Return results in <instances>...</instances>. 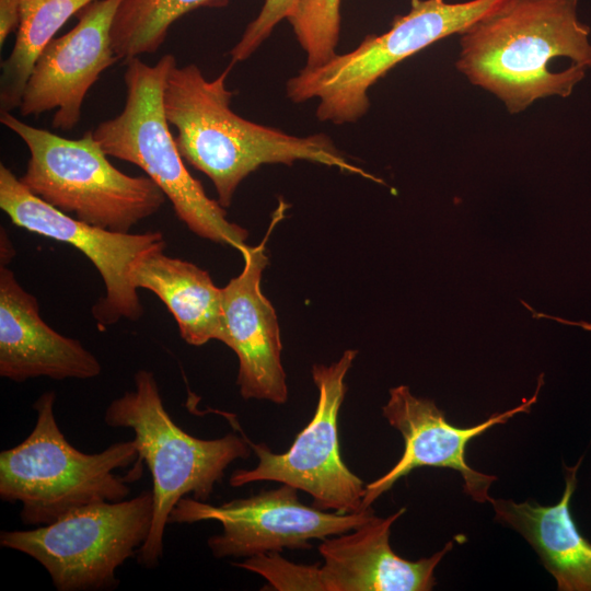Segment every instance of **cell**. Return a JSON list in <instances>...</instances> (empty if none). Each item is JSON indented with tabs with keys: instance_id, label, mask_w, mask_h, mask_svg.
<instances>
[{
	"instance_id": "484cf974",
	"label": "cell",
	"mask_w": 591,
	"mask_h": 591,
	"mask_svg": "<svg viewBox=\"0 0 591 591\" xmlns=\"http://www.w3.org/2000/svg\"><path fill=\"white\" fill-rule=\"evenodd\" d=\"M552 320L561 322V323H564V324L581 326L582 328H584V329H587V331H591V323H586V322H570V321H566V320H563V318H557V317H554V316H552Z\"/></svg>"
},
{
	"instance_id": "ac0fdd59",
	"label": "cell",
	"mask_w": 591,
	"mask_h": 591,
	"mask_svg": "<svg viewBox=\"0 0 591 591\" xmlns=\"http://www.w3.org/2000/svg\"><path fill=\"white\" fill-rule=\"evenodd\" d=\"M165 246L141 255L130 269L135 288L155 293L174 316L181 337L201 346L216 339L227 343L223 290L209 273L195 264L167 256Z\"/></svg>"
},
{
	"instance_id": "277c9868",
	"label": "cell",
	"mask_w": 591,
	"mask_h": 591,
	"mask_svg": "<svg viewBox=\"0 0 591 591\" xmlns=\"http://www.w3.org/2000/svg\"><path fill=\"white\" fill-rule=\"evenodd\" d=\"M55 399L53 391L43 393L33 405L31 433L0 453V498L21 503L25 525H46L83 506L127 499L134 479L115 471L139 459L134 439L97 453L77 450L58 426Z\"/></svg>"
},
{
	"instance_id": "3957f363",
	"label": "cell",
	"mask_w": 591,
	"mask_h": 591,
	"mask_svg": "<svg viewBox=\"0 0 591 591\" xmlns=\"http://www.w3.org/2000/svg\"><path fill=\"white\" fill-rule=\"evenodd\" d=\"M126 99L121 112L92 130L108 155L139 166L165 194L177 218L196 235L240 250L248 232L227 219L219 201L207 196L201 183L184 164L171 134L163 106V91L172 54L154 65L139 57L125 60Z\"/></svg>"
},
{
	"instance_id": "5b68a950",
	"label": "cell",
	"mask_w": 591,
	"mask_h": 591,
	"mask_svg": "<svg viewBox=\"0 0 591 591\" xmlns=\"http://www.w3.org/2000/svg\"><path fill=\"white\" fill-rule=\"evenodd\" d=\"M135 386L112 401L104 421L112 428L134 431L138 461H144L152 476L153 518L147 541L138 551V563L146 568L159 565L169 517L179 499L193 494L206 501L227 467L247 459L246 437L228 433L218 439H199L175 424L160 394L151 371L134 375Z\"/></svg>"
},
{
	"instance_id": "8fae6325",
	"label": "cell",
	"mask_w": 591,
	"mask_h": 591,
	"mask_svg": "<svg viewBox=\"0 0 591 591\" xmlns=\"http://www.w3.org/2000/svg\"><path fill=\"white\" fill-rule=\"evenodd\" d=\"M0 208L16 227L70 244L95 266L106 289L105 297L92 308L99 328L120 318L141 317L143 306L131 283L130 269L141 255L166 245L162 232L131 234L80 221L32 194L3 164H0Z\"/></svg>"
},
{
	"instance_id": "2e32d148",
	"label": "cell",
	"mask_w": 591,
	"mask_h": 591,
	"mask_svg": "<svg viewBox=\"0 0 591 591\" xmlns=\"http://www.w3.org/2000/svg\"><path fill=\"white\" fill-rule=\"evenodd\" d=\"M406 511L380 518L337 537L324 540L318 552L323 591H429L436 586L434 569L453 542L428 558L405 559L392 549V524Z\"/></svg>"
},
{
	"instance_id": "7c38bea8",
	"label": "cell",
	"mask_w": 591,
	"mask_h": 591,
	"mask_svg": "<svg viewBox=\"0 0 591 591\" xmlns=\"http://www.w3.org/2000/svg\"><path fill=\"white\" fill-rule=\"evenodd\" d=\"M538 386L534 396L524 399L519 406L503 413L493 414L485 421L472 427L451 425L444 413L433 401L416 397L406 385L390 390V398L382 407L389 424L397 429L404 439V452L397 463L383 476L366 485L362 506L372 503L402 477L418 467H443L459 472L463 478V490L477 502L490 501L489 487L497 480L472 468L465 460L467 443L485 433L496 425L506 424L519 413H529L536 402Z\"/></svg>"
},
{
	"instance_id": "603a6c76",
	"label": "cell",
	"mask_w": 591,
	"mask_h": 591,
	"mask_svg": "<svg viewBox=\"0 0 591 591\" xmlns=\"http://www.w3.org/2000/svg\"><path fill=\"white\" fill-rule=\"evenodd\" d=\"M301 0H265L257 16L248 23L240 40L231 49L232 65L243 61L264 43L275 26L289 19Z\"/></svg>"
},
{
	"instance_id": "6da1fadb",
	"label": "cell",
	"mask_w": 591,
	"mask_h": 591,
	"mask_svg": "<svg viewBox=\"0 0 591 591\" xmlns=\"http://www.w3.org/2000/svg\"><path fill=\"white\" fill-rule=\"evenodd\" d=\"M578 0H505L460 34L457 70L509 113L567 97L591 68L590 27Z\"/></svg>"
},
{
	"instance_id": "ba28073f",
	"label": "cell",
	"mask_w": 591,
	"mask_h": 591,
	"mask_svg": "<svg viewBox=\"0 0 591 591\" xmlns=\"http://www.w3.org/2000/svg\"><path fill=\"white\" fill-rule=\"evenodd\" d=\"M153 518L152 490L83 506L31 530L2 531L1 547L39 563L58 591L113 590L117 569L138 554Z\"/></svg>"
},
{
	"instance_id": "d6986e66",
	"label": "cell",
	"mask_w": 591,
	"mask_h": 591,
	"mask_svg": "<svg viewBox=\"0 0 591 591\" xmlns=\"http://www.w3.org/2000/svg\"><path fill=\"white\" fill-rule=\"evenodd\" d=\"M96 0H20V23L14 46L1 62L0 112L20 107L34 65L74 14Z\"/></svg>"
},
{
	"instance_id": "52a82bcc",
	"label": "cell",
	"mask_w": 591,
	"mask_h": 591,
	"mask_svg": "<svg viewBox=\"0 0 591 591\" xmlns=\"http://www.w3.org/2000/svg\"><path fill=\"white\" fill-rule=\"evenodd\" d=\"M505 0H412L408 13L396 15L389 31L369 35L354 50L335 55L317 67H304L288 80L294 103L317 99L316 117L334 124L354 123L369 109L368 91L397 63L431 44L462 34Z\"/></svg>"
},
{
	"instance_id": "ffe728a7",
	"label": "cell",
	"mask_w": 591,
	"mask_h": 591,
	"mask_svg": "<svg viewBox=\"0 0 591 591\" xmlns=\"http://www.w3.org/2000/svg\"><path fill=\"white\" fill-rule=\"evenodd\" d=\"M229 0H123L113 26L112 45L118 59L155 53L170 27L199 8H220Z\"/></svg>"
},
{
	"instance_id": "d4e9b609",
	"label": "cell",
	"mask_w": 591,
	"mask_h": 591,
	"mask_svg": "<svg viewBox=\"0 0 591 591\" xmlns=\"http://www.w3.org/2000/svg\"><path fill=\"white\" fill-rule=\"evenodd\" d=\"M14 255V250L11 245V242L7 235V232H3L1 229V265H5Z\"/></svg>"
},
{
	"instance_id": "7402d4cb",
	"label": "cell",
	"mask_w": 591,
	"mask_h": 591,
	"mask_svg": "<svg viewBox=\"0 0 591 591\" xmlns=\"http://www.w3.org/2000/svg\"><path fill=\"white\" fill-rule=\"evenodd\" d=\"M234 565L262 575L277 590L323 591L318 565H297L280 557L278 552L250 556Z\"/></svg>"
},
{
	"instance_id": "e0dca14e",
	"label": "cell",
	"mask_w": 591,
	"mask_h": 591,
	"mask_svg": "<svg viewBox=\"0 0 591 591\" xmlns=\"http://www.w3.org/2000/svg\"><path fill=\"white\" fill-rule=\"evenodd\" d=\"M581 461L571 467L564 465L566 485L555 505L494 498L489 501L495 519L529 542L559 591H591V542L580 533L570 509Z\"/></svg>"
},
{
	"instance_id": "9a60e30c",
	"label": "cell",
	"mask_w": 591,
	"mask_h": 591,
	"mask_svg": "<svg viewBox=\"0 0 591 591\" xmlns=\"http://www.w3.org/2000/svg\"><path fill=\"white\" fill-rule=\"evenodd\" d=\"M101 372L97 358L78 339L53 329L42 318L37 299L1 265L0 375L20 383L39 376L84 380Z\"/></svg>"
},
{
	"instance_id": "30bf717a",
	"label": "cell",
	"mask_w": 591,
	"mask_h": 591,
	"mask_svg": "<svg viewBox=\"0 0 591 591\" xmlns=\"http://www.w3.org/2000/svg\"><path fill=\"white\" fill-rule=\"evenodd\" d=\"M374 515L370 507L355 513H328L299 501L298 489L282 484L248 498L212 506L195 498L178 500L169 523H194L217 520L222 532L208 540L217 558L254 556L281 552L282 548L309 549L312 538L349 532Z\"/></svg>"
},
{
	"instance_id": "5bb4252c",
	"label": "cell",
	"mask_w": 591,
	"mask_h": 591,
	"mask_svg": "<svg viewBox=\"0 0 591 591\" xmlns=\"http://www.w3.org/2000/svg\"><path fill=\"white\" fill-rule=\"evenodd\" d=\"M264 241L244 244L239 251L244 267L223 290L228 339L225 345L239 359L236 384L244 399H267L283 404L288 399L286 373L281 364V340L277 315L260 288L268 264Z\"/></svg>"
},
{
	"instance_id": "4fadbf2b",
	"label": "cell",
	"mask_w": 591,
	"mask_h": 591,
	"mask_svg": "<svg viewBox=\"0 0 591 591\" xmlns=\"http://www.w3.org/2000/svg\"><path fill=\"white\" fill-rule=\"evenodd\" d=\"M121 1L92 2L69 32L46 46L26 82L19 107L22 116L54 111L55 129L76 128L88 92L119 60L112 45V26Z\"/></svg>"
},
{
	"instance_id": "7a4b0ae2",
	"label": "cell",
	"mask_w": 591,
	"mask_h": 591,
	"mask_svg": "<svg viewBox=\"0 0 591 591\" xmlns=\"http://www.w3.org/2000/svg\"><path fill=\"white\" fill-rule=\"evenodd\" d=\"M232 66L208 80L194 63L175 65L163 91L165 117L176 129L182 158L210 178L223 208L231 205L241 182L263 164L304 160L383 183L350 162L324 134L292 136L235 114L230 107L234 92L227 86Z\"/></svg>"
},
{
	"instance_id": "9c48e42d",
	"label": "cell",
	"mask_w": 591,
	"mask_h": 591,
	"mask_svg": "<svg viewBox=\"0 0 591 591\" xmlns=\"http://www.w3.org/2000/svg\"><path fill=\"white\" fill-rule=\"evenodd\" d=\"M357 354V350L348 349L329 366H313L312 378L318 399L309 425L288 451L280 454L246 438L258 463L252 470L234 471L229 479L231 486L274 480L308 493L313 498V507L323 511L355 513L364 510L366 485L343 462L338 437V415L347 391L345 378Z\"/></svg>"
},
{
	"instance_id": "8992f818",
	"label": "cell",
	"mask_w": 591,
	"mask_h": 591,
	"mask_svg": "<svg viewBox=\"0 0 591 591\" xmlns=\"http://www.w3.org/2000/svg\"><path fill=\"white\" fill-rule=\"evenodd\" d=\"M0 121L28 149L21 183L80 221L128 233L165 202V194L149 176H130L116 169L92 130L79 139H68L31 126L9 112L1 113Z\"/></svg>"
},
{
	"instance_id": "cb8c5ba5",
	"label": "cell",
	"mask_w": 591,
	"mask_h": 591,
	"mask_svg": "<svg viewBox=\"0 0 591 591\" xmlns=\"http://www.w3.org/2000/svg\"><path fill=\"white\" fill-rule=\"evenodd\" d=\"M20 23V0H0V46L18 30Z\"/></svg>"
},
{
	"instance_id": "44dd1931",
	"label": "cell",
	"mask_w": 591,
	"mask_h": 591,
	"mask_svg": "<svg viewBox=\"0 0 591 591\" xmlns=\"http://www.w3.org/2000/svg\"><path fill=\"white\" fill-rule=\"evenodd\" d=\"M306 54V67L335 57L340 33V0H301L288 19Z\"/></svg>"
}]
</instances>
